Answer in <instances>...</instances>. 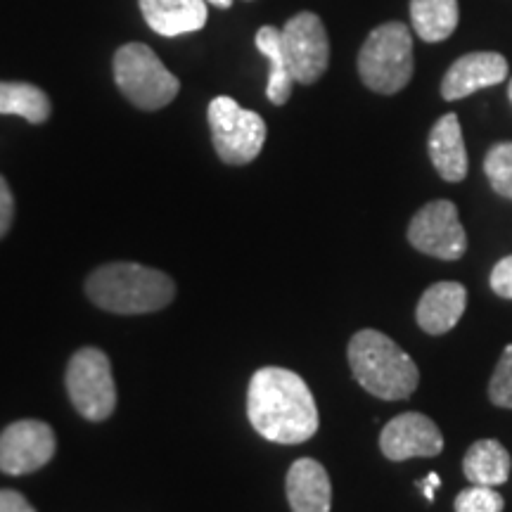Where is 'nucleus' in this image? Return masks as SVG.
Segmentation results:
<instances>
[{"mask_svg": "<svg viewBox=\"0 0 512 512\" xmlns=\"http://www.w3.org/2000/svg\"><path fill=\"white\" fill-rule=\"evenodd\" d=\"M249 422L273 444H304L318 432V408L309 384L287 368L256 370L247 389Z\"/></svg>", "mask_w": 512, "mask_h": 512, "instance_id": "nucleus-1", "label": "nucleus"}, {"mask_svg": "<svg viewBox=\"0 0 512 512\" xmlns=\"http://www.w3.org/2000/svg\"><path fill=\"white\" fill-rule=\"evenodd\" d=\"M86 294L100 309L119 316H140L174 302L176 285L157 268L114 261L91 273L86 280Z\"/></svg>", "mask_w": 512, "mask_h": 512, "instance_id": "nucleus-2", "label": "nucleus"}, {"mask_svg": "<svg viewBox=\"0 0 512 512\" xmlns=\"http://www.w3.org/2000/svg\"><path fill=\"white\" fill-rule=\"evenodd\" d=\"M349 366L356 382L382 401L408 399L420 382L413 358L377 330H361L351 337Z\"/></svg>", "mask_w": 512, "mask_h": 512, "instance_id": "nucleus-3", "label": "nucleus"}, {"mask_svg": "<svg viewBox=\"0 0 512 512\" xmlns=\"http://www.w3.org/2000/svg\"><path fill=\"white\" fill-rule=\"evenodd\" d=\"M413 36L401 22H387L373 29L358 53V74L370 91L394 95L411 81Z\"/></svg>", "mask_w": 512, "mask_h": 512, "instance_id": "nucleus-4", "label": "nucleus"}, {"mask_svg": "<svg viewBox=\"0 0 512 512\" xmlns=\"http://www.w3.org/2000/svg\"><path fill=\"white\" fill-rule=\"evenodd\" d=\"M114 81L119 91L140 110L155 112L169 105L181 91V83L155 50L145 43H126L114 55Z\"/></svg>", "mask_w": 512, "mask_h": 512, "instance_id": "nucleus-5", "label": "nucleus"}, {"mask_svg": "<svg viewBox=\"0 0 512 512\" xmlns=\"http://www.w3.org/2000/svg\"><path fill=\"white\" fill-rule=\"evenodd\" d=\"M209 128L221 162L242 166L254 162L266 143V124L259 114L219 95L209 102Z\"/></svg>", "mask_w": 512, "mask_h": 512, "instance_id": "nucleus-6", "label": "nucleus"}, {"mask_svg": "<svg viewBox=\"0 0 512 512\" xmlns=\"http://www.w3.org/2000/svg\"><path fill=\"white\" fill-rule=\"evenodd\" d=\"M67 394L74 408L91 422L107 420L117 408V384L105 351L83 347L67 366Z\"/></svg>", "mask_w": 512, "mask_h": 512, "instance_id": "nucleus-7", "label": "nucleus"}, {"mask_svg": "<svg viewBox=\"0 0 512 512\" xmlns=\"http://www.w3.org/2000/svg\"><path fill=\"white\" fill-rule=\"evenodd\" d=\"M283 50L290 64L294 83H316L328 72L330 64V38L325 24L313 12H299L280 29Z\"/></svg>", "mask_w": 512, "mask_h": 512, "instance_id": "nucleus-8", "label": "nucleus"}, {"mask_svg": "<svg viewBox=\"0 0 512 512\" xmlns=\"http://www.w3.org/2000/svg\"><path fill=\"white\" fill-rule=\"evenodd\" d=\"M408 242L422 254L441 261H458L467 249V233L458 207L448 200L425 204L408 226Z\"/></svg>", "mask_w": 512, "mask_h": 512, "instance_id": "nucleus-9", "label": "nucleus"}, {"mask_svg": "<svg viewBox=\"0 0 512 512\" xmlns=\"http://www.w3.org/2000/svg\"><path fill=\"white\" fill-rule=\"evenodd\" d=\"M55 432L48 422L19 420L0 432V472L31 475L55 456Z\"/></svg>", "mask_w": 512, "mask_h": 512, "instance_id": "nucleus-10", "label": "nucleus"}, {"mask_svg": "<svg viewBox=\"0 0 512 512\" xmlns=\"http://www.w3.org/2000/svg\"><path fill=\"white\" fill-rule=\"evenodd\" d=\"M384 458L403 463L411 458H434L444 451L437 422L422 413H401L384 425L380 434Z\"/></svg>", "mask_w": 512, "mask_h": 512, "instance_id": "nucleus-11", "label": "nucleus"}, {"mask_svg": "<svg viewBox=\"0 0 512 512\" xmlns=\"http://www.w3.org/2000/svg\"><path fill=\"white\" fill-rule=\"evenodd\" d=\"M508 79V60L501 53L491 50H479V53H467L458 57L448 67L441 81V95L444 100H463L467 95L482 91V88L498 86Z\"/></svg>", "mask_w": 512, "mask_h": 512, "instance_id": "nucleus-12", "label": "nucleus"}, {"mask_svg": "<svg viewBox=\"0 0 512 512\" xmlns=\"http://www.w3.org/2000/svg\"><path fill=\"white\" fill-rule=\"evenodd\" d=\"M285 491L292 512H330L332 508L328 470L313 458L294 460L287 472Z\"/></svg>", "mask_w": 512, "mask_h": 512, "instance_id": "nucleus-13", "label": "nucleus"}, {"mask_svg": "<svg viewBox=\"0 0 512 512\" xmlns=\"http://www.w3.org/2000/svg\"><path fill=\"white\" fill-rule=\"evenodd\" d=\"M467 306V290L460 283H434L420 297L415 318L427 335H446L458 325Z\"/></svg>", "mask_w": 512, "mask_h": 512, "instance_id": "nucleus-14", "label": "nucleus"}, {"mask_svg": "<svg viewBox=\"0 0 512 512\" xmlns=\"http://www.w3.org/2000/svg\"><path fill=\"white\" fill-rule=\"evenodd\" d=\"M145 22L159 36L174 38L207 24V0H140Z\"/></svg>", "mask_w": 512, "mask_h": 512, "instance_id": "nucleus-15", "label": "nucleus"}, {"mask_svg": "<svg viewBox=\"0 0 512 512\" xmlns=\"http://www.w3.org/2000/svg\"><path fill=\"white\" fill-rule=\"evenodd\" d=\"M430 159L437 174L448 183H460L467 176V150L463 128L456 114H444L437 124L432 126L430 140Z\"/></svg>", "mask_w": 512, "mask_h": 512, "instance_id": "nucleus-16", "label": "nucleus"}, {"mask_svg": "<svg viewBox=\"0 0 512 512\" xmlns=\"http://www.w3.org/2000/svg\"><path fill=\"white\" fill-rule=\"evenodd\" d=\"M510 453L496 439H479L467 448L463 458V472L470 484L498 486L510 477Z\"/></svg>", "mask_w": 512, "mask_h": 512, "instance_id": "nucleus-17", "label": "nucleus"}, {"mask_svg": "<svg viewBox=\"0 0 512 512\" xmlns=\"http://www.w3.org/2000/svg\"><path fill=\"white\" fill-rule=\"evenodd\" d=\"M458 0H411L415 34L427 43L446 41L458 29Z\"/></svg>", "mask_w": 512, "mask_h": 512, "instance_id": "nucleus-18", "label": "nucleus"}, {"mask_svg": "<svg viewBox=\"0 0 512 512\" xmlns=\"http://www.w3.org/2000/svg\"><path fill=\"white\" fill-rule=\"evenodd\" d=\"M256 48H259V53L268 57V62H271V76H268L266 86L268 100L278 107L285 105L292 95L294 79L283 50V34H280V29L261 27L256 31Z\"/></svg>", "mask_w": 512, "mask_h": 512, "instance_id": "nucleus-19", "label": "nucleus"}, {"mask_svg": "<svg viewBox=\"0 0 512 512\" xmlns=\"http://www.w3.org/2000/svg\"><path fill=\"white\" fill-rule=\"evenodd\" d=\"M53 112L50 98L34 83L0 81V114L27 119L29 124H43Z\"/></svg>", "mask_w": 512, "mask_h": 512, "instance_id": "nucleus-20", "label": "nucleus"}, {"mask_svg": "<svg viewBox=\"0 0 512 512\" xmlns=\"http://www.w3.org/2000/svg\"><path fill=\"white\" fill-rule=\"evenodd\" d=\"M484 174L491 188L512 200V143H498L484 159Z\"/></svg>", "mask_w": 512, "mask_h": 512, "instance_id": "nucleus-21", "label": "nucleus"}, {"mask_svg": "<svg viewBox=\"0 0 512 512\" xmlns=\"http://www.w3.org/2000/svg\"><path fill=\"white\" fill-rule=\"evenodd\" d=\"M505 501L494 486L472 484L456 496V512H503Z\"/></svg>", "mask_w": 512, "mask_h": 512, "instance_id": "nucleus-22", "label": "nucleus"}, {"mask_svg": "<svg viewBox=\"0 0 512 512\" xmlns=\"http://www.w3.org/2000/svg\"><path fill=\"white\" fill-rule=\"evenodd\" d=\"M489 399L501 408H512V344L503 349L501 361L491 377Z\"/></svg>", "mask_w": 512, "mask_h": 512, "instance_id": "nucleus-23", "label": "nucleus"}, {"mask_svg": "<svg viewBox=\"0 0 512 512\" xmlns=\"http://www.w3.org/2000/svg\"><path fill=\"white\" fill-rule=\"evenodd\" d=\"M491 290H494L498 297L512 299V254L498 261L494 271H491Z\"/></svg>", "mask_w": 512, "mask_h": 512, "instance_id": "nucleus-24", "label": "nucleus"}, {"mask_svg": "<svg viewBox=\"0 0 512 512\" xmlns=\"http://www.w3.org/2000/svg\"><path fill=\"white\" fill-rule=\"evenodd\" d=\"M12 219H15V197H12L8 181L0 176V238L10 230Z\"/></svg>", "mask_w": 512, "mask_h": 512, "instance_id": "nucleus-25", "label": "nucleus"}, {"mask_svg": "<svg viewBox=\"0 0 512 512\" xmlns=\"http://www.w3.org/2000/svg\"><path fill=\"white\" fill-rule=\"evenodd\" d=\"M0 512H36L19 491L0 489Z\"/></svg>", "mask_w": 512, "mask_h": 512, "instance_id": "nucleus-26", "label": "nucleus"}, {"mask_svg": "<svg viewBox=\"0 0 512 512\" xmlns=\"http://www.w3.org/2000/svg\"><path fill=\"white\" fill-rule=\"evenodd\" d=\"M418 486L422 489V494H425L427 501H434V491L441 486V479L437 472H430V475L425 477V482H418Z\"/></svg>", "mask_w": 512, "mask_h": 512, "instance_id": "nucleus-27", "label": "nucleus"}, {"mask_svg": "<svg viewBox=\"0 0 512 512\" xmlns=\"http://www.w3.org/2000/svg\"><path fill=\"white\" fill-rule=\"evenodd\" d=\"M207 3L216 5V8H230V5H233V0H207Z\"/></svg>", "mask_w": 512, "mask_h": 512, "instance_id": "nucleus-28", "label": "nucleus"}, {"mask_svg": "<svg viewBox=\"0 0 512 512\" xmlns=\"http://www.w3.org/2000/svg\"><path fill=\"white\" fill-rule=\"evenodd\" d=\"M508 98H510V102H512V79H510V86H508Z\"/></svg>", "mask_w": 512, "mask_h": 512, "instance_id": "nucleus-29", "label": "nucleus"}]
</instances>
